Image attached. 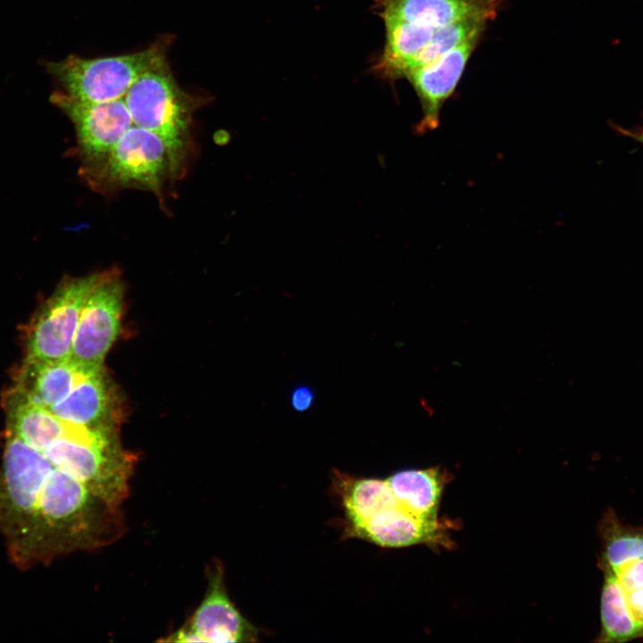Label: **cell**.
<instances>
[{"mask_svg":"<svg viewBox=\"0 0 643 643\" xmlns=\"http://www.w3.org/2000/svg\"><path fill=\"white\" fill-rule=\"evenodd\" d=\"M123 99L133 124L164 141L178 171L188 146L194 100L177 84L166 58L144 72Z\"/></svg>","mask_w":643,"mask_h":643,"instance_id":"obj_1","label":"cell"},{"mask_svg":"<svg viewBox=\"0 0 643 643\" xmlns=\"http://www.w3.org/2000/svg\"><path fill=\"white\" fill-rule=\"evenodd\" d=\"M165 57L163 44L132 54L100 58L70 55L48 63V71L67 96L88 102L123 98L132 84Z\"/></svg>","mask_w":643,"mask_h":643,"instance_id":"obj_2","label":"cell"},{"mask_svg":"<svg viewBox=\"0 0 643 643\" xmlns=\"http://www.w3.org/2000/svg\"><path fill=\"white\" fill-rule=\"evenodd\" d=\"M88 165L94 186L134 187L153 192H160L165 179L177 172L164 141L136 125L105 155Z\"/></svg>","mask_w":643,"mask_h":643,"instance_id":"obj_3","label":"cell"},{"mask_svg":"<svg viewBox=\"0 0 643 643\" xmlns=\"http://www.w3.org/2000/svg\"><path fill=\"white\" fill-rule=\"evenodd\" d=\"M103 272L63 281L37 316L27 340L26 363L70 359L83 305Z\"/></svg>","mask_w":643,"mask_h":643,"instance_id":"obj_4","label":"cell"},{"mask_svg":"<svg viewBox=\"0 0 643 643\" xmlns=\"http://www.w3.org/2000/svg\"><path fill=\"white\" fill-rule=\"evenodd\" d=\"M123 285L115 271L103 272L83 305L70 360L85 370L103 367L121 321Z\"/></svg>","mask_w":643,"mask_h":643,"instance_id":"obj_5","label":"cell"},{"mask_svg":"<svg viewBox=\"0 0 643 643\" xmlns=\"http://www.w3.org/2000/svg\"><path fill=\"white\" fill-rule=\"evenodd\" d=\"M206 593L188 620L167 642H256L261 630L246 619L230 599L221 564L208 571Z\"/></svg>","mask_w":643,"mask_h":643,"instance_id":"obj_6","label":"cell"},{"mask_svg":"<svg viewBox=\"0 0 643 643\" xmlns=\"http://www.w3.org/2000/svg\"><path fill=\"white\" fill-rule=\"evenodd\" d=\"M51 100L72 121L88 164L105 155L134 125L123 98L107 102L74 99L62 91Z\"/></svg>","mask_w":643,"mask_h":643,"instance_id":"obj_7","label":"cell"},{"mask_svg":"<svg viewBox=\"0 0 643 643\" xmlns=\"http://www.w3.org/2000/svg\"><path fill=\"white\" fill-rule=\"evenodd\" d=\"M486 28L478 29L440 58L406 75L421 103L422 117L415 125L416 135L436 129L445 102L454 94L466 64Z\"/></svg>","mask_w":643,"mask_h":643,"instance_id":"obj_8","label":"cell"},{"mask_svg":"<svg viewBox=\"0 0 643 643\" xmlns=\"http://www.w3.org/2000/svg\"><path fill=\"white\" fill-rule=\"evenodd\" d=\"M505 0H375L386 21L438 29L467 20L495 19Z\"/></svg>","mask_w":643,"mask_h":643,"instance_id":"obj_9","label":"cell"},{"mask_svg":"<svg viewBox=\"0 0 643 643\" xmlns=\"http://www.w3.org/2000/svg\"><path fill=\"white\" fill-rule=\"evenodd\" d=\"M118 399L104 367L78 383L50 411L61 420L93 429H117Z\"/></svg>","mask_w":643,"mask_h":643,"instance_id":"obj_10","label":"cell"},{"mask_svg":"<svg viewBox=\"0 0 643 643\" xmlns=\"http://www.w3.org/2000/svg\"><path fill=\"white\" fill-rule=\"evenodd\" d=\"M438 530L437 520L422 518L397 504L345 530L344 536L361 539L381 547L397 548L434 542Z\"/></svg>","mask_w":643,"mask_h":643,"instance_id":"obj_11","label":"cell"},{"mask_svg":"<svg viewBox=\"0 0 643 643\" xmlns=\"http://www.w3.org/2000/svg\"><path fill=\"white\" fill-rule=\"evenodd\" d=\"M331 493L344 514L345 530L355 527L377 512L398 504L386 479L355 477L332 472Z\"/></svg>","mask_w":643,"mask_h":643,"instance_id":"obj_12","label":"cell"},{"mask_svg":"<svg viewBox=\"0 0 643 643\" xmlns=\"http://www.w3.org/2000/svg\"><path fill=\"white\" fill-rule=\"evenodd\" d=\"M100 369L85 370L70 359L39 364L26 363L25 374L17 392L32 403L50 410L64 399L78 383Z\"/></svg>","mask_w":643,"mask_h":643,"instance_id":"obj_13","label":"cell"},{"mask_svg":"<svg viewBox=\"0 0 643 643\" xmlns=\"http://www.w3.org/2000/svg\"><path fill=\"white\" fill-rule=\"evenodd\" d=\"M16 393L10 405L8 429L29 445L42 449L56 439L75 434L77 424L61 420L50 410Z\"/></svg>","mask_w":643,"mask_h":643,"instance_id":"obj_14","label":"cell"},{"mask_svg":"<svg viewBox=\"0 0 643 643\" xmlns=\"http://www.w3.org/2000/svg\"><path fill=\"white\" fill-rule=\"evenodd\" d=\"M386 43L377 71L387 79L405 78L410 64L429 43L436 29L397 21H384Z\"/></svg>","mask_w":643,"mask_h":643,"instance_id":"obj_15","label":"cell"},{"mask_svg":"<svg viewBox=\"0 0 643 643\" xmlns=\"http://www.w3.org/2000/svg\"><path fill=\"white\" fill-rule=\"evenodd\" d=\"M398 504L427 520H437L443 480L435 468L406 469L385 478Z\"/></svg>","mask_w":643,"mask_h":643,"instance_id":"obj_16","label":"cell"},{"mask_svg":"<svg viewBox=\"0 0 643 643\" xmlns=\"http://www.w3.org/2000/svg\"><path fill=\"white\" fill-rule=\"evenodd\" d=\"M601 590V630L597 641L622 643L643 637V625L632 614L626 592L615 574L605 571Z\"/></svg>","mask_w":643,"mask_h":643,"instance_id":"obj_17","label":"cell"},{"mask_svg":"<svg viewBox=\"0 0 643 643\" xmlns=\"http://www.w3.org/2000/svg\"><path fill=\"white\" fill-rule=\"evenodd\" d=\"M602 553L600 568L615 573L622 566L643 559V528L622 524L612 509L600 523Z\"/></svg>","mask_w":643,"mask_h":643,"instance_id":"obj_18","label":"cell"},{"mask_svg":"<svg viewBox=\"0 0 643 643\" xmlns=\"http://www.w3.org/2000/svg\"><path fill=\"white\" fill-rule=\"evenodd\" d=\"M489 22L484 20H467L436 29L429 43L410 64L405 77L410 72L435 62L462 44L475 31L486 28Z\"/></svg>","mask_w":643,"mask_h":643,"instance_id":"obj_19","label":"cell"},{"mask_svg":"<svg viewBox=\"0 0 643 643\" xmlns=\"http://www.w3.org/2000/svg\"><path fill=\"white\" fill-rule=\"evenodd\" d=\"M625 591L643 588V559L631 562L615 573Z\"/></svg>","mask_w":643,"mask_h":643,"instance_id":"obj_20","label":"cell"},{"mask_svg":"<svg viewBox=\"0 0 643 643\" xmlns=\"http://www.w3.org/2000/svg\"><path fill=\"white\" fill-rule=\"evenodd\" d=\"M315 394L308 386H298L291 393L290 403L297 412L308 410L313 404Z\"/></svg>","mask_w":643,"mask_h":643,"instance_id":"obj_21","label":"cell"},{"mask_svg":"<svg viewBox=\"0 0 643 643\" xmlns=\"http://www.w3.org/2000/svg\"><path fill=\"white\" fill-rule=\"evenodd\" d=\"M629 607L636 620L643 625V588L625 591Z\"/></svg>","mask_w":643,"mask_h":643,"instance_id":"obj_22","label":"cell"}]
</instances>
